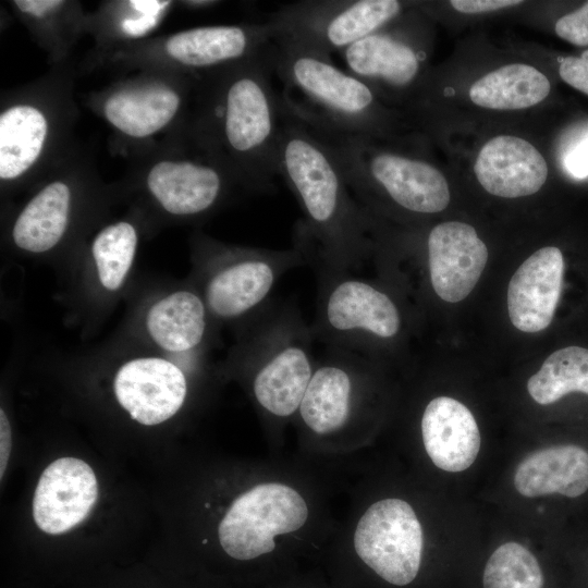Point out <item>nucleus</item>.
<instances>
[{"mask_svg":"<svg viewBox=\"0 0 588 588\" xmlns=\"http://www.w3.org/2000/svg\"><path fill=\"white\" fill-rule=\"evenodd\" d=\"M298 408L303 424L316 434L343 430L354 418L358 389L367 378L365 357L324 347Z\"/></svg>","mask_w":588,"mask_h":588,"instance_id":"obj_11","label":"nucleus"},{"mask_svg":"<svg viewBox=\"0 0 588 588\" xmlns=\"http://www.w3.org/2000/svg\"><path fill=\"white\" fill-rule=\"evenodd\" d=\"M301 119L330 148L362 206L379 194L400 209L416 215L438 213L448 207L449 184L429 162L377 148L371 135L343 132L311 119Z\"/></svg>","mask_w":588,"mask_h":588,"instance_id":"obj_2","label":"nucleus"},{"mask_svg":"<svg viewBox=\"0 0 588 588\" xmlns=\"http://www.w3.org/2000/svg\"><path fill=\"white\" fill-rule=\"evenodd\" d=\"M550 82L536 68L523 64L501 66L476 81L470 100L494 110L526 109L541 102L550 93Z\"/></svg>","mask_w":588,"mask_h":588,"instance_id":"obj_23","label":"nucleus"},{"mask_svg":"<svg viewBox=\"0 0 588 588\" xmlns=\"http://www.w3.org/2000/svg\"><path fill=\"white\" fill-rule=\"evenodd\" d=\"M556 35L575 46H588V2L560 17L554 26Z\"/></svg>","mask_w":588,"mask_h":588,"instance_id":"obj_30","label":"nucleus"},{"mask_svg":"<svg viewBox=\"0 0 588 588\" xmlns=\"http://www.w3.org/2000/svg\"><path fill=\"white\" fill-rule=\"evenodd\" d=\"M531 399L554 404L569 394L588 396V348L568 345L550 354L527 382Z\"/></svg>","mask_w":588,"mask_h":588,"instance_id":"obj_27","label":"nucleus"},{"mask_svg":"<svg viewBox=\"0 0 588 588\" xmlns=\"http://www.w3.org/2000/svg\"><path fill=\"white\" fill-rule=\"evenodd\" d=\"M12 448L11 427L3 409L0 411V477L7 468L10 452Z\"/></svg>","mask_w":588,"mask_h":588,"instance_id":"obj_34","label":"nucleus"},{"mask_svg":"<svg viewBox=\"0 0 588 588\" xmlns=\"http://www.w3.org/2000/svg\"><path fill=\"white\" fill-rule=\"evenodd\" d=\"M317 274V313L310 324L317 343L366 358L378 344L400 336L403 317L389 293L355 272Z\"/></svg>","mask_w":588,"mask_h":588,"instance_id":"obj_6","label":"nucleus"},{"mask_svg":"<svg viewBox=\"0 0 588 588\" xmlns=\"http://www.w3.org/2000/svg\"><path fill=\"white\" fill-rule=\"evenodd\" d=\"M274 73L284 84L283 100L295 114L333 128L375 135L382 120L376 91L331 57L273 38Z\"/></svg>","mask_w":588,"mask_h":588,"instance_id":"obj_3","label":"nucleus"},{"mask_svg":"<svg viewBox=\"0 0 588 588\" xmlns=\"http://www.w3.org/2000/svg\"><path fill=\"white\" fill-rule=\"evenodd\" d=\"M47 135L44 114L30 106H15L0 117V177L15 179L33 166Z\"/></svg>","mask_w":588,"mask_h":588,"instance_id":"obj_26","label":"nucleus"},{"mask_svg":"<svg viewBox=\"0 0 588 588\" xmlns=\"http://www.w3.org/2000/svg\"><path fill=\"white\" fill-rule=\"evenodd\" d=\"M523 3L519 0H452L450 4L462 13H482Z\"/></svg>","mask_w":588,"mask_h":588,"instance_id":"obj_33","label":"nucleus"},{"mask_svg":"<svg viewBox=\"0 0 588 588\" xmlns=\"http://www.w3.org/2000/svg\"><path fill=\"white\" fill-rule=\"evenodd\" d=\"M274 28L262 24L205 26L180 32L167 41L168 53L192 68H207L250 59L266 51L273 41Z\"/></svg>","mask_w":588,"mask_h":588,"instance_id":"obj_18","label":"nucleus"},{"mask_svg":"<svg viewBox=\"0 0 588 588\" xmlns=\"http://www.w3.org/2000/svg\"><path fill=\"white\" fill-rule=\"evenodd\" d=\"M559 74L566 84L588 95V49L578 57L564 58Z\"/></svg>","mask_w":588,"mask_h":588,"instance_id":"obj_31","label":"nucleus"},{"mask_svg":"<svg viewBox=\"0 0 588 588\" xmlns=\"http://www.w3.org/2000/svg\"><path fill=\"white\" fill-rule=\"evenodd\" d=\"M70 189L53 182L41 189L23 209L13 226V241L22 249L42 253L62 237L68 223Z\"/></svg>","mask_w":588,"mask_h":588,"instance_id":"obj_24","label":"nucleus"},{"mask_svg":"<svg viewBox=\"0 0 588 588\" xmlns=\"http://www.w3.org/2000/svg\"><path fill=\"white\" fill-rule=\"evenodd\" d=\"M347 71L372 89L408 88L418 77L421 56L406 39L383 27L341 52Z\"/></svg>","mask_w":588,"mask_h":588,"instance_id":"obj_20","label":"nucleus"},{"mask_svg":"<svg viewBox=\"0 0 588 588\" xmlns=\"http://www.w3.org/2000/svg\"><path fill=\"white\" fill-rule=\"evenodd\" d=\"M228 258L209 273L204 301L212 315L224 320L259 315L270 304L280 278L308 264L295 244L289 249H249Z\"/></svg>","mask_w":588,"mask_h":588,"instance_id":"obj_9","label":"nucleus"},{"mask_svg":"<svg viewBox=\"0 0 588 588\" xmlns=\"http://www.w3.org/2000/svg\"><path fill=\"white\" fill-rule=\"evenodd\" d=\"M544 575L535 554L525 546L509 541L499 546L488 559L483 588H543Z\"/></svg>","mask_w":588,"mask_h":588,"instance_id":"obj_28","label":"nucleus"},{"mask_svg":"<svg viewBox=\"0 0 588 588\" xmlns=\"http://www.w3.org/2000/svg\"><path fill=\"white\" fill-rule=\"evenodd\" d=\"M136 244V231L127 222L111 224L96 236L91 252L106 289L114 291L122 285L133 264Z\"/></svg>","mask_w":588,"mask_h":588,"instance_id":"obj_29","label":"nucleus"},{"mask_svg":"<svg viewBox=\"0 0 588 588\" xmlns=\"http://www.w3.org/2000/svg\"><path fill=\"white\" fill-rule=\"evenodd\" d=\"M97 497V478L86 462L58 458L38 480L33 498L34 520L44 532L63 534L87 517Z\"/></svg>","mask_w":588,"mask_h":588,"instance_id":"obj_13","label":"nucleus"},{"mask_svg":"<svg viewBox=\"0 0 588 588\" xmlns=\"http://www.w3.org/2000/svg\"><path fill=\"white\" fill-rule=\"evenodd\" d=\"M179 107L180 97L174 90L157 86L113 94L105 103V113L123 133L144 137L168 124Z\"/></svg>","mask_w":588,"mask_h":588,"instance_id":"obj_25","label":"nucleus"},{"mask_svg":"<svg viewBox=\"0 0 588 588\" xmlns=\"http://www.w3.org/2000/svg\"><path fill=\"white\" fill-rule=\"evenodd\" d=\"M421 437L426 453L440 469L458 473L469 468L480 450V432L471 412L450 396L432 399L425 407Z\"/></svg>","mask_w":588,"mask_h":588,"instance_id":"obj_17","label":"nucleus"},{"mask_svg":"<svg viewBox=\"0 0 588 588\" xmlns=\"http://www.w3.org/2000/svg\"><path fill=\"white\" fill-rule=\"evenodd\" d=\"M480 185L490 194L517 198L537 193L548 177V166L529 142L499 135L480 149L474 166Z\"/></svg>","mask_w":588,"mask_h":588,"instance_id":"obj_16","label":"nucleus"},{"mask_svg":"<svg viewBox=\"0 0 588 588\" xmlns=\"http://www.w3.org/2000/svg\"><path fill=\"white\" fill-rule=\"evenodd\" d=\"M278 162L304 213L294 244L316 271L356 272L371 245L370 213L354 197L330 148L285 103Z\"/></svg>","mask_w":588,"mask_h":588,"instance_id":"obj_1","label":"nucleus"},{"mask_svg":"<svg viewBox=\"0 0 588 588\" xmlns=\"http://www.w3.org/2000/svg\"><path fill=\"white\" fill-rule=\"evenodd\" d=\"M402 11L396 0H306L281 7L268 21L274 38L330 56L384 27Z\"/></svg>","mask_w":588,"mask_h":588,"instance_id":"obj_7","label":"nucleus"},{"mask_svg":"<svg viewBox=\"0 0 588 588\" xmlns=\"http://www.w3.org/2000/svg\"><path fill=\"white\" fill-rule=\"evenodd\" d=\"M513 485L525 498H583L588 493V449L578 443L540 449L518 464Z\"/></svg>","mask_w":588,"mask_h":588,"instance_id":"obj_19","label":"nucleus"},{"mask_svg":"<svg viewBox=\"0 0 588 588\" xmlns=\"http://www.w3.org/2000/svg\"><path fill=\"white\" fill-rule=\"evenodd\" d=\"M15 5L23 12L36 17H44L51 10L63 4L59 0H15Z\"/></svg>","mask_w":588,"mask_h":588,"instance_id":"obj_35","label":"nucleus"},{"mask_svg":"<svg viewBox=\"0 0 588 588\" xmlns=\"http://www.w3.org/2000/svg\"><path fill=\"white\" fill-rule=\"evenodd\" d=\"M311 326L292 304H269L259 315L246 344L252 390L269 415L286 418L299 408L315 360Z\"/></svg>","mask_w":588,"mask_h":588,"instance_id":"obj_5","label":"nucleus"},{"mask_svg":"<svg viewBox=\"0 0 588 588\" xmlns=\"http://www.w3.org/2000/svg\"><path fill=\"white\" fill-rule=\"evenodd\" d=\"M564 167L573 176L584 177L588 175V134L566 151Z\"/></svg>","mask_w":588,"mask_h":588,"instance_id":"obj_32","label":"nucleus"},{"mask_svg":"<svg viewBox=\"0 0 588 588\" xmlns=\"http://www.w3.org/2000/svg\"><path fill=\"white\" fill-rule=\"evenodd\" d=\"M187 392L183 371L173 363L145 357L122 365L114 378L119 404L145 426L161 424L182 407Z\"/></svg>","mask_w":588,"mask_h":588,"instance_id":"obj_14","label":"nucleus"},{"mask_svg":"<svg viewBox=\"0 0 588 588\" xmlns=\"http://www.w3.org/2000/svg\"><path fill=\"white\" fill-rule=\"evenodd\" d=\"M307 517V504L295 489L261 483L233 501L219 524V541L231 558L253 560L271 552L275 536L296 531Z\"/></svg>","mask_w":588,"mask_h":588,"instance_id":"obj_8","label":"nucleus"},{"mask_svg":"<svg viewBox=\"0 0 588 588\" xmlns=\"http://www.w3.org/2000/svg\"><path fill=\"white\" fill-rule=\"evenodd\" d=\"M147 183L168 212L182 216L205 212L222 191L216 168L192 161H161L150 170Z\"/></svg>","mask_w":588,"mask_h":588,"instance_id":"obj_21","label":"nucleus"},{"mask_svg":"<svg viewBox=\"0 0 588 588\" xmlns=\"http://www.w3.org/2000/svg\"><path fill=\"white\" fill-rule=\"evenodd\" d=\"M431 287L444 302L457 303L476 286L488 261V249L476 230L464 222L434 225L426 241Z\"/></svg>","mask_w":588,"mask_h":588,"instance_id":"obj_12","label":"nucleus"},{"mask_svg":"<svg viewBox=\"0 0 588 588\" xmlns=\"http://www.w3.org/2000/svg\"><path fill=\"white\" fill-rule=\"evenodd\" d=\"M272 45L249 59L229 81L221 101L213 107L222 139L244 164L248 177L266 193L279 175V139L284 102L271 82Z\"/></svg>","mask_w":588,"mask_h":588,"instance_id":"obj_4","label":"nucleus"},{"mask_svg":"<svg viewBox=\"0 0 588 588\" xmlns=\"http://www.w3.org/2000/svg\"><path fill=\"white\" fill-rule=\"evenodd\" d=\"M564 271L563 253L554 246L536 250L518 267L507 287L509 316L516 329L535 333L550 326L561 297Z\"/></svg>","mask_w":588,"mask_h":588,"instance_id":"obj_15","label":"nucleus"},{"mask_svg":"<svg viewBox=\"0 0 588 588\" xmlns=\"http://www.w3.org/2000/svg\"><path fill=\"white\" fill-rule=\"evenodd\" d=\"M205 302L191 291H179L160 299L147 314L150 336L170 352H187L204 340L207 328Z\"/></svg>","mask_w":588,"mask_h":588,"instance_id":"obj_22","label":"nucleus"},{"mask_svg":"<svg viewBox=\"0 0 588 588\" xmlns=\"http://www.w3.org/2000/svg\"><path fill=\"white\" fill-rule=\"evenodd\" d=\"M422 547V528L415 511L409 503L396 498L371 504L354 532V548L359 559L395 586L408 585L416 578Z\"/></svg>","mask_w":588,"mask_h":588,"instance_id":"obj_10","label":"nucleus"}]
</instances>
